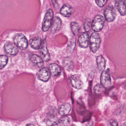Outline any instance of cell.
<instances>
[{
    "label": "cell",
    "mask_w": 126,
    "mask_h": 126,
    "mask_svg": "<svg viewBox=\"0 0 126 126\" xmlns=\"http://www.w3.org/2000/svg\"><path fill=\"white\" fill-rule=\"evenodd\" d=\"M26 126H35L33 124H27Z\"/></svg>",
    "instance_id": "f546056e"
},
{
    "label": "cell",
    "mask_w": 126,
    "mask_h": 126,
    "mask_svg": "<svg viewBox=\"0 0 126 126\" xmlns=\"http://www.w3.org/2000/svg\"><path fill=\"white\" fill-rule=\"evenodd\" d=\"M91 26V22H90V20L87 19L85 21L84 24V29L86 30V32H87L90 30Z\"/></svg>",
    "instance_id": "4316f807"
},
{
    "label": "cell",
    "mask_w": 126,
    "mask_h": 126,
    "mask_svg": "<svg viewBox=\"0 0 126 126\" xmlns=\"http://www.w3.org/2000/svg\"><path fill=\"white\" fill-rule=\"evenodd\" d=\"M40 52L43 58L46 62H48L50 60L51 58L50 54L47 49L46 42L45 40H44L43 41L42 46L40 49Z\"/></svg>",
    "instance_id": "8fae6325"
},
{
    "label": "cell",
    "mask_w": 126,
    "mask_h": 126,
    "mask_svg": "<svg viewBox=\"0 0 126 126\" xmlns=\"http://www.w3.org/2000/svg\"><path fill=\"white\" fill-rule=\"evenodd\" d=\"M108 0H95V1L96 2V4L97 5L100 7H102L107 2Z\"/></svg>",
    "instance_id": "f1b7e54d"
},
{
    "label": "cell",
    "mask_w": 126,
    "mask_h": 126,
    "mask_svg": "<svg viewBox=\"0 0 126 126\" xmlns=\"http://www.w3.org/2000/svg\"><path fill=\"white\" fill-rule=\"evenodd\" d=\"M101 39L100 35L97 33H92L90 38V50L94 53L100 48Z\"/></svg>",
    "instance_id": "7a4b0ae2"
},
{
    "label": "cell",
    "mask_w": 126,
    "mask_h": 126,
    "mask_svg": "<svg viewBox=\"0 0 126 126\" xmlns=\"http://www.w3.org/2000/svg\"><path fill=\"white\" fill-rule=\"evenodd\" d=\"M18 47L15 44L12 42H7L4 45L5 52L10 55L15 56L17 54L18 52Z\"/></svg>",
    "instance_id": "ba28073f"
},
{
    "label": "cell",
    "mask_w": 126,
    "mask_h": 126,
    "mask_svg": "<svg viewBox=\"0 0 126 126\" xmlns=\"http://www.w3.org/2000/svg\"><path fill=\"white\" fill-rule=\"evenodd\" d=\"M43 43L42 39L39 37H36L30 40V46L35 50H40Z\"/></svg>",
    "instance_id": "9a60e30c"
},
{
    "label": "cell",
    "mask_w": 126,
    "mask_h": 126,
    "mask_svg": "<svg viewBox=\"0 0 126 126\" xmlns=\"http://www.w3.org/2000/svg\"><path fill=\"white\" fill-rule=\"evenodd\" d=\"M13 41L16 46L20 49L24 50L28 47V40L22 33L16 34L13 37Z\"/></svg>",
    "instance_id": "6da1fadb"
},
{
    "label": "cell",
    "mask_w": 126,
    "mask_h": 126,
    "mask_svg": "<svg viewBox=\"0 0 126 126\" xmlns=\"http://www.w3.org/2000/svg\"><path fill=\"white\" fill-rule=\"evenodd\" d=\"M71 85L76 89H82L83 87V83L80 77L78 75H73L70 77Z\"/></svg>",
    "instance_id": "52a82bcc"
},
{
    "label": "cell",
    "mask_w": 126,
    "mask_h": 126,
    "mask_svg": "<svg viewBox=\"0 0 126 126\" xmlns=\"http://www.w3.org/2000/svg\"><path fill=\"white\" fill-rule=\"evenodd\" d=\"M63 66L67 71H71L73 68V63L72 60L69 57L65 58L63 61Z\"/></svg>",
    "instance_id": "ffe728a7"
},
{
    "label": "cell",
    "mask_w": 126,
    "mask_h": 126,
    "mask_svg": "<svg viewBox=\"0 0 126 126\" xmlns=\"http://www.w3.org/2000/svg\"><path fill=\"white\" fill-rule=\"evenodd\" d=\"M104 14L105 19L108 22H112L116 18V11L113 6L110 5L106 8Z\"/></svg>",
    "instance_id": "8992f818"
},
{
    "label": "cell",
    "mask_w": 126,
    "mask_h": 126,
    "mask_svg": "<svg viewBox=\"0 0 126 126\" xmlns=\"http://www.w3.org/2000/svg\"><path fill=\"white\" fill-rule=\"evenodd\" d=\"M115 6L121 15L125 16L126 14V1L117 0L115 1Z\"/></svg>",
    "instance_id": "5bb4252c"
},
{
    "label": "cell",
    "mask_w": 126,
    "mask_h": 126,
    "mask_svg": "<svg viewBox=\"0 0 126 126\" xmlns=\"http://www.w3.org/2000/svg\"><path fill=\"white\" fill-rule=\"evenodd\" d=\"M98 68L100 71H104L106 68V61L102 55L98 56L97 58Z\"/></svg>",
    "instance_id": "44dd1931"
},
{
    "label": "cell",
    "mask_w": 126,
    "mask_h": 126,
    "mask_svg": "<svg viewBox=\"0 0 126 126\" xmlns=\"http://www.w3.org/2000/svg\"><path fill=\"white\" fill-rule=\"evenodd\" d=\"M75 38H73L70 40L67 46V50L69 53H71L74 50L75 46Z\"/></svg>",
    "instance_id": "d4e9b609"
},
{
    "label": "cell",
    "mask_w": 126,
    "mask_h": 126,
    "mask_svg": "<svg viewBox=\"0 0 126 126\" xmlns=\"http://www.w3.org/2000/svg\"><path fill=\"white\" fill-rule=\"evenodd\" d=\"M51 75L49 70L47 67H44L38 72V78L42 81L46 82L49 80Z\"/></svg>",
    "instance_id": "30bf717a"
},
{
    "label": "cell",
    "mask_w": 126,
    "mask_h": 126,
    "mask_svg": "<svg viewBox=\"0 0 126 126\" xmlns=\"http://www.w3.org/2000/svg\"><path fill=\"white\" fill-rule=\"evenodd\" d=\"M106 126H118V123L115 120H111L108 122Z\"/></svg>",
    "instance_id": "83f0119b"
},
{
    "label": "cell",
    "mask_w": 126,
    "mask_h": 126,
    "mask_svg": "<svg viewBox=\"0 0 126 126\" xmlns=\"http://www.w3.org/2000/svg\"><path fill=\"white\" fill-rule=\"evenodd\" d=\"M101 84L103 88L109 89L111 87L112 83L109 69L103 71L100 78Z\"/></svg>",
    "instance_id": "5b68a950"
},
{
    "label": "cell",
    "mask_w": 126,
    "mask_h": 126,
    "mask_svg": "<svg viewBox=\"0 0 126 126\" xmlns=\"http://www.w3.org/2000/svg\"><path fill=\"white\" fill-rule=\"evenodd\" d=\"M8 58L7 55H0V70L3 69L7 64Z\"/></svg>",
    "instance_id": "cb8c5ba5"
},
{
    "label": "cell",
    "mask_w": 126,
    "mask_h": 126,
    "mask_svg": "<svg viewBox=\"0 0 126 126\" xmlns=\"http://www.w3.org/2000/svg\"><path fill=\"white\" fill-rule=\"evenodd\" d=\"M103 87L100 84H97L95 86L94 88V91L95 94L97 95H100L102 93L103 91Z\"/></svg>",
    "instance_id": "484cf974"
},
{
    "label": "cell",
    "mask_w": 126,
    "mask_h": 126,
    "mask_svg": "<svg viewBox=\"0 0 126 126\" xmlns=\"http://www.w3.org/2000/svg\"><path fill=\"white\" fill-rule=\"evenodd\" d=\"M60 13L65 17H70L72 13V8L70 4H65L61 7Z\"/></svg>",
    "instance_id": "e0dca14e"
},
{
    "label": "cell",
    "mask_w": 126,
    "mask_h": 126,
    "mask_svg": "<svg viewBox=\"0 0 126 126\" xmlns=\"http://www.w3.org/2000/svg\"><path fill=\"white\" fill-rule=\"evenodd\" d=\"M49 70L51 74L54 77L60 75L61 69L57 64L52 63L49 66Z\"/></svg>",
    "instance_id": "ac0fdd59"
},
{
    "label": "cell",
    "mask_w": 126,
    "mask_h": 126,
    "mask_svg": "<svg viewBox=\"0 0 126 126\" xmlns=\"http://www.w3.org/2000/svg\"><path fill=\"white\" fill-rule=\"evenodd\" d=\"M71 107L69 103L65 104L61 106L59 110V113L60 115L65 116L68 114L71 110Z\"/></svg>",
    "instance_id": "d6986e66"
},
{
    "label": "cell",
    "mask_w": 126,
    "mask_h": 126,
    "mask_svg": "<svg viewBox=\"0 0 126 126\" xmlns=\"http://www.w3.org/2000/svg\"><path fill=\"white\" fill-rule=\"evenodd\" d=\"M70 123V120L67 117L61 118L59 120L57 124L54 126H68Z\"/></svg>",
    "instance_id": "7402d4cb"
},
{
    "label": "cell",
    "mask_w": 126,
    "mask_h": 126,
    "mask_svg": "<svg viewBox=\"0 0 126 126\" xmlns=\"http://www.w3.org/2000/svg\"><path fill=\"white\" fill-rule=\"evenodd\" d=\"M54 17V13L51 9L47 10L42 23V29L44 32H47L49 29Z\"/></svg>",
    "instance_id": "277c9868"
},
{
    "label": "cell",
    "mask_w": 126,
    "mask_h": 126,
    "mask_svg": "<svg viewBox=\"0 0 126 126\" xmlns=\"http://www.w3.org/2000/svg\"><path fill=\"white\" fill-rule=\"evenodd\" d=\"M70 28L72 32L74 35H76L78 33L80 30V26L78 23L75 22H73L70 24Z\"/></svg>",
    "instance_id": "603a6c76"
},
{
    "label": "cell",
    "mask_w": 126,
    "mask_h": 126,
    "mask_svg": "<svg viewBox=\"0 0 126 126\" xmlns=\"http://www.w3.org/2000/svg\"><path fill=\"white\" fill-rule=\"evenodd\" d=\"M105 18L101 15H97L93 18L92 24V29L95 32H100L103 29Z\"/></svg>",
    "instance_id": "3957f363"
},
{
    "label": "cell",
    "mask_w": 126,
    "mask_h": 126,
    "mask_svg": "<svg viewBox=\"0 0 126 126\" xmlns=\"http://www.w3.org/2000/svg\"><path fill=\"white\" fill-rule=\"evenodd\" d=\"M89 34L86 32L83 33L79 36L78 39V43L79 46L81 48H86L89 46Z\"/></svg>",
    "instance_id": "9c48e42d"
},
{
    "label": "cell",
    "mask_w": 126,
    "mask_h": 126,
    "mask_svg": "<svg viewBox=\"0 0 126 126\" xmlns=\"http://www.w3.org/2000/svg\"><path fill=\"white\" fill-rule=\"evenodd\" d=\"M57 116L54 113H49L47 116L46 123L49 126H55L59 121Z\"/></svg>",
    "instance_id": "4fadbf2b"
},
{
    "label": "cell",
    "mask_w": 126,
    "mask_h": 126,
    "mask_svg": "<svg viewBox=\"0 0 126 126\" xmlns=\"http://www.w3.org/2000/svg\"><path fill=\"white\" fill-rule=\"evenodd\" d=\"M62 21L60 17L56 16L55 18L51 28V32L52 33H56L59 31L61 28Z\"/></svg>",
    "instance_id": "2e32d148"
},
{
    "label": "cell",
    "mask_w": 126,
    "mask_h": 126,
    "mask_svg": "<svg viewBox=\"0 0 126 126\" xmlns=\"http://www.w3.org/2000/svg\"><path fill=\"white\" fill-rule=\"evenodd\" d=\"M30 60L38 67H41L43 66L44 61L40 56L36 54H32L30 55Z\"/></svg>",
    "instance_id": "7c38bea8"
}]
</instances>
